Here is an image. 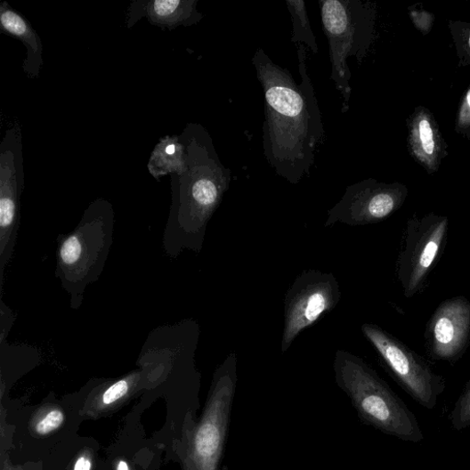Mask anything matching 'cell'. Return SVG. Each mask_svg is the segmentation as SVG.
Instances as JSON below:
<instances>
[{
  "mask_svg": "<svg viewBox=\"0 0 470 470\" xmlns=\"http://www.w3.org/2000/svg\"><path fill=\"white\" fill-rule=\"evenodd\" d=\"M297 47L300 84L262 48L252 58L264 95L263 155L277 174L293 185L310 174L317 147L325 140L321 113L307 71L306 48Z\"/></svg>",
  "mask_w": 470,
  "mask_h": 470,
  "instance_id": "obj_1",
  "label": "cell"
},
{
  "mask_svg": "<svg viewBox=\"0 0 470 470\" xmlns=\"http://www.w3.org/2000/svg\"><path fill=\"white\" fill-rule=\"evenodd\" d=\"M181 136L187 168L180 175H170L172 203L163 235V247L170 257L186 249L200 251L206 228L231 182V170L222 164L207 130L191 124Z\"/></svg>",
  "mask_w": 470,
  "mask_h": 470,
  "instance_id": "obj_2",
  "label": "cell"
},
{
  "mask_svg": "<svg viewBox=\"0 0 470 470\" xmlns=\"http://www.w3.org/2000/svg\"><path fill=\"white\" fill-rule=\"evenodd\" d=\"M114 211L105 199L88 206L76 229L58 237L55 277L78 310L86 288L99 280L113 243Z\"/></svg>",
  "mask_w": 470,
  "mask_h": 470,
  "instance_id": "obj_3",
  "label": "cell"
},
{
  "mask_svg": "<svg viewBox=\"0 0 470 470\" xmlns=\"http://www.w3.org/2000/svg\"><path fill=\"white\" fill-rule=\"evenodd\" d=\"M334 371L336 385L350 399L362 423L401 440L420 442L423 434L414 415L363 360L338 350Z\"/></svg>",
  "mask_w": 470,
  "mask_h": 470,
  "instance_id": "obj_4",
  "label": "cell"
},
{
  "mask_svg": "<svg viewBox=\"0 0 470 470\" xmlns=\"http://www.w3.org/2000/svg\"><path fill=\"white\" fill-rule=\"evenodd\" d=\"M238 380V357L231 352L216 369L202 417L189 434L186 470H219Z\"/></svg>",
  "mask_w": 470,
  "mask_h": 470,
  "instance_id": "obj_5",
  "label": "cell"
},
{
  "mask_svg": "<svg viewBox=\"0 0 470 470\" xmlns=\"http://www.w3.org/2000/svg\"><path fill=\"white\" fill-rule=\"evenodd\" d=\"M323 32L332 63L331 79L340 93L342 113L350 108L351 71L347 61L356 56L361 64L370 43V14L361 0H320Z\"/></svg>",
  "mask_w": 470,
  "mask_h": 470,
  "instance_id": "obj_6",
  "label": "cell"
},
{
  "mask_svg": "<svg viewBox=\"0 0 470 470\" xmlns=\"http://www.w3.org/2000/svg\"><path fill=\"white\" fill-rule=\"evenodd\" d=\"M24 189L21 126L15 122L0 144V290L15 249Z\"/></svg>",
  "mask_w": 470,
  "mask_h": 470,
  "instance_id": "obj_7",
  "label": "cell"
},
{
  "mask_svg": "<svg viewBox=\"0 0 470 470\" xmlns=\"http://www.w3.org/2000/svg\"><path fill=\"white\" fill-rule=\"evenodd\" d=\"M361 330L405 391L423 406L434 408L444 388L442 377L416 351L385 330L372 323H364Z\"/></svg>",
  "mask_w": 470,
  "mask_h": 470,
  "instance_id": "obj_8",
  "label": "cell"
},
{
  "mask_svg": "<svg viewBox=\"0 0 470 470\" xmlns=\"http://www.w3.org/2000/svg\"><path fill=\"white\" fill-rule=\"evenodd\" d=\"M448 232L446 217L428 215L408 222L404 246L397 260V278L406 298H413L425 287L445 247Z\"/></svg>",
  "mask_w": 470,
  "mask_h": 470,
  "instance_id": "obj_9",
  "label": "cell"
},
{
  "mask_svg": "<svg viewBox=\"0 0 470 470\" xmlns=\"http://www.w3.org/2000/svg\"><path fill=\"white\" fill-rule=\"evenodd\" d=\"M341 300L338 281L332 273L308 270L300 274L288 288L284 301V328L281 352Z\"/></svg>",
  "mask_w": 470,
  "mask_h": 470,
  "instance_id": "obj_10",
  "label": "cell"
},
{
  "mask_svg": "<svg viewBox=\"0 0 470 470\" xmlns=\"http://www.w3.org/2000/svg\"><path fill=\"white\" fill-rule=\"evenodd\" d=\"M401 201L398 190L378 185L373 181L352 184L328 211L326 226L338 223L350 226L377 223L389 218L399 209Z\"/></svg>",
  "mask_w": 470,
  "mask_h": 470,
  "instance_id": "obj_11",
  "label": "cell"
},
{
  "mask_svg": "<svg viewBox=\"0 0 470 470\" xmlns=\"http://www.w3.org/2000/svg\"><path fill=\"white\" fill-rule=\"evenodd\" d=\"M470 343V302L455 297L441 304L425 331V344L432 359L454 362Z\"/></svg>",
  "mask_w": 470,
  "mask_h": 470,
  "instance_id": "obj_12",
  "label": "cell"
},
{
  "mask_svg": "<svg viewBox=\"0 0 470 470\" xmlns=\"http://www.w3.org/2000/svg\"><path fill=\"white\" fill-rule=\"evenodd\" d=\"M198 0H136L129 7L126 23L130 28L146 18L162 29H173L198 24L204 17L198 9Z\"/></svg>",
  "mask_w": 470,
  "mask_h": 470,
  "instance_id": "obj_13",
  "label": "cell"
},
{
  "mask_svg": "<svg viewBox=\"0 0 470 470\" xmlns=\"http://www.w3.org/2000/svg\"><path fill=\"white\" fill-rule=\"evenodd\" d=\"M0 26L4 34L20 41L26 47L27 55L22 64L24 74L31 79L38 78L45 66L44 47L32 23L12 9L10 4L3 2L0 5Z\"/></svg>",
  "mask_w": 470,
  "mask_h": 470,
  "instance_id": "obj_14",
  "label": "cell"
},
{
  "mask_svg": "<svg viewBox=\"0 0 470 470\" xmlns=\"http://www.w3.org/2000/svg\"><path fill=\"white\" fill-rule=\"evenodd\" d=\"M158 181L161 176L182 174L187 168V150L182 136H166L158 142L147 164Z\"/></svg>",
  "mask_w": 470,
  "mask_h": 470,
  "instance_id": "obj_15",
  "label": "cell"
},
{
  "mask_svg": "<svg viewBox=\"0 0 470 470\" xmlns=\"http://www.w3.org/2000/svg\"><path fill=\"white\" fill-rule=\"evenodd\" d=\"M288 10L292 20L291 42L296 45H306L312 52H319L315 36L312 33L306 5L304 0H287Z\"/></svg>",
  "mask_w": 470,
  "mask_h": 470,
  "instance_id": "obj_16",
  "label": "cell"
},
{
  "mask_svg": "<svg viewBox=\"0 0 470 470\" xmlns=\"http://www.w3.org/2000/svg\"><path fill=\"white\" fill-rule=\"evenodd\" d=\"M137 373H134L131 376L117 380L101 395V402L105 406H109L118 401H120L130 391L132 384L138 378Z\"/></svg>",
  "mask_w": 470,
  "mask_h": 470,
  "instance_id": "obj_17",
  "label": "cell"
},
{
  "mask_svg": "<svg viewBox=\"0 0 470 470\" xmlns=\"http://www.w3.org/2000/svg\"><path fill=\"white\" fill-rule=\"evenodd\" d=\"M452 422L458 430L470 425V382L455 407Z\"/></svg>",
  "mask_w": 470,
  "mask_h": 470,
  "instance_id": "obj_18",
  "label": "cell"
},
{
  "mask_svg": "<svg viewBox=\"0 0 470 470\" xmlns=\"http://www.w3.org/2000/svg\"><path fill=\"white\" fill-rule=\"evenodd\" d=\"M65 421L63 411L52 409L36 425V431L39 434H47L62 425Z\"/></svg>",
  "mask_w": 470,
  "mask_h": 470,
  "instance_id": "obj_19",
  "label": "cell"
},
{
  "mask_svg": "<svg viewBox=\"0 0 470 470\" xmlns=\"http://www.w3.org/2000/svg\"><path fill=\"white\" fill-rule=\"evenodd\" d=\"M0 315H2V321H0V338H6L11 332L14 322L15 314L14 312L4 304L3 297L0 301Z\"/></svg>",
  "mask_w": 470,
  "mask_h": 470,
  "instance_id": "obj_20",
  "label": "cell"
},
{
  "mask_svg": "<svg viewBox=\"0 0 470 470\" xmlns=\"http://www.w3.org/2000/svg\"><path fill=\"white\" fill-rule=\"evenodd\" d=\"M419 131L424 151L428 155H432L434 151V142L433 130L427 120H422L420 122Z\"/></svg>",
  "mask_w": 470,
  "mask_h": 470,
  "instance_id": "obj_21",
  "label": "cell"
},
{
  "mask_svg": "<svg viewBox=\"0 0 470 470\" xmlns=\"http://www.w3.org/2000/svg\"><path fill=\"white\" fill-rule=\"evenodd\" d=\"M92 466L93 463L91 459L81 456L77 459L73 470H92Z\"/></svg>",
  "mask_w": 470,
  "mask_h": 470,
  "instance_id": "obj_22",
  "label": "cell"
},
{
  "mask_svg": "<svg viewBox=\"0 0 470 470\" xmlns=\"http://www.w3.org/2000/svg\"><path fill=\"white\" fill-rule=\"evenodd\" d=\"M116 470H131L128 463L125 460H120L117 463Z\"/></svg>",
  "mask_w": 470,
  "mask_h": 470,
  "instance_id": "obj_23",
  "label": "cell"
},
{
  "mask_svg": "<svg viewBox=\"0 0 470 470\" xmlns=\"http://www.w3.org/2000/svg\"><path fill=\"white\" fill-rule=\"evenodd\" d=\"M466 101H467V103H468V105H469V107H470V91H469L468 93H467V96H466Z\"/></svg>",
  "mask_w": 470,
  "mask_h": 470,
  "instance_id": "obj_24",
  "label": "cell"
},
{
  "mask_svg": "<svg viewBox=\"0 0 470 470\" xmlns=\"http://www.w3.org/2000/svg\"><path fill=\"white\" fill-rule=\"evenodd\" d=\"M469 45H470V37H469Z\"/></svg>",
  "mask_w": 470,
  "mask_h": 470,
  "instance_id": "obj_25",
  "label": "cell"
}]
</instances>
